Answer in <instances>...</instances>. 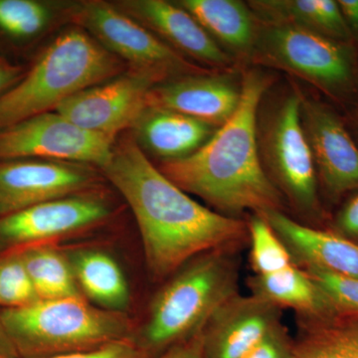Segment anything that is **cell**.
<instances>
[{
    "label": "cell",
    "instance_id": "17",
    "mask_svg": "<svg viewBox=\"0 0 358 358\" xmlns=\"http://www.w3.org/2000/svg\"><path fill=\"white\" fill-rule=\"evenodd\" d=\"M260 214V213H259ZM301 268H317L358 279V245L331 230L294 220L285 211L261 213Z\"/></svg>",
    "mask_w": 358,
    "mask_h": 358
},
{
    "label": "cell",
    "instance_id": "6",
    "mask_svg": "<svg viewBox=\"0 0 358 358\" xmlns=\"http://www.w3.org/2000/svg\"><path fill=\"white\" fill-rule=\"evenodd\" d=\"M236 250H212L185 264L152 303L145 336L152 348L194 336L224 303L238 293Z\"/></svg>",
    "mask_w": 358,
    "mask_h": 358
},
{
    "label": "cell",
    "instance_id": "18",
    "mask_svg": "<svg viewBox=\"0 0 358 358\" xmlns=\"http://www.w3.org/2000/svg\"><path fill=\"white\" fill-rule=\"evenodd\" d=\"M240 68L251 62L258 18L241 0H179L176 2Z\"/></svg>",
    "mask_w": 358,
    "mask_h": 358
},
{
    "label": "cell",
    "instance_id": "22",
    "mask_svg": "<svg viewBox=\"0 0 358 358\" xmlns=\"http://www.w3.org/2000/svg\"><path fill=\"white\" fill-rule=\"evenodd\" d=\"M80 291L103 310L121 313L129 303V289L122 268L101 251H79L70 259Z\"/></svg>",
    "mask_w": 358,
    "mask_h": 358
},
{
    "label": "cell",
    "instance_id": "34",
    "mask_svg": "<svg viewBox=\"0 0 358 358\" xmlns=\"http://www.w3.org/2000/svg\"><path fill=\"white\" fill-rule=\"evenodd\" d=\"M26 71L21 66L0 61V95L22 79Z\"/></svg>",
    "mask_w": 358,
    "mask_h": 358
},
{
    "label": "cell",
    "instance_id": "3",
    "mask_svg": "<svg viewBox=\"0 0 358 358\" xmlns=\"http://www.w3.org/2000/svg\"><path fill=\"white\" fill-rule=\"evenodd\" d=\"M124 67L121 59L82 28L67 30L0 95V129L55 112L71 96L122 74Z\"/></svg>",
    "mask_w": 358,
    "mask_h": 358
},
{
    "label": "cell",
    "instance_id": "13",
    "mask_svg": "<svg viewBox=\"0 0 358 358\" xmlns=\"http://www.w3.org/2000/svg\"><path fill=\"white\" fill-rule=\"evenodd\" d=\"M90 166L56 160L0 164V212L10 214L51 200L78 195L93 185Z\"/></svg>",
    "mask_w": 358,
    "mask_h": 358
},
{
    "label": "cell",
    "instance_id": "30",
    "mask_svg": "<svg viewBox=\"0 0 358 358\" xmlns=\"http://www.w3.org/2000/svg\"><path fill=\"white\" fill-rule=\"evenodd\" d=\"M38 358H145L143 350L129 339L108 343L93 350L62 353Z\"/></svg>",
    "mask_w": 358,
    "mask_h": 358
},
{
    "label": "cell",
    "instance_id": "15",
    "mask_svg": "<svg viewBox=\"0 0 358 358\" xmlns=\"http://www.w3.org/2000/svg\"><path fill=\"white\" fill-rule=\"evenodd\" d=\"M281 308L237 294L212 315L202 329L205 357L241 358L281 326Z\"/></svg>",
    "mask_w": 358,
    "mask_h": 358
},
{
    "label": "cell",
    "instance_id": "27",
    "mask_svg": "<svg viewBox=\"0 0 358 358\" xmlns=\"http://www.w3.org/2000/svg\"><path fill=\"white\" fill-rule=\"evenodd\" d=\"M38 300L20 255L0 261V306L20 308Z\"/></svg>",
    "mask_w": 358,
    "mask_h": 358
},
{
    "label": "cell",
    "instance_id": "5",
    "mask_svg": "<svg viewBox=\"0 0 358 358\" xmlns=\"http://www.w3.org/2000/svg\"><path fill=\"white\" fill-rule=\"evenodd\" d=\"M250 66L306 82L343 115L358 101V50L352 44L258 20Z\"/></svg>",
    "mask_w": 358,
    "mask_h": 358
},
{
    "label": "cell",
    "instance_id": "21",
    "mask_svg": "<svg viewBox=\"0 0 358 358\" xmlns=\"http://www.w3.org/2000/svg\"><path fill=\"white\" fill-rule=\"evenodd\" d=\"M247 3L264 22L294 26L353 45L338 0H250Z\"/></svg>",
    "mask_w": 358,
    "mask_h": 358
},
{
    "label": "cell",
    "instance_id": "24",
    "mask_svg": "<svg viewBox=\"0 0 358 358\" xmlns=\"http://www.w3.org/2000/svg\"><path fill=\"white\" fill-rule=\"evenodd\" d=\"M39 300L82 298L69 260L57 250L36 246L20 254Z\"/></svg>",
    "mask_w": 358,
    "mask_h": 358
},
{
    "label": "cell",
    "instance_id": "23",
    "mask_svg": "<svg viewBox=\"0 0 358 358\" xmlns=\"http://www.w3.org/2000/svg\"><path fill=\"white\" fill-rule=\"evenodd\" d=\"M294 358H358V315L300 320Z\"/></svg>",
    "mask_w": 358,
    "mask_h": 358
},
{
    "label": "cell",
    "instance_id": "32",
    "mask_svg": "<svg viewBox=\"0 0 358 358\" xmlns=\"http://www.w3.org/2000/svg\"><path fill=\"white\" fill-rule=\"evenodd\" d=\"M201 331L196 336H192V341L176 346L160 358H206Z\"/></svg>",
    "mask_w": 358,
    "mask_h": 358
},
{
    "label": "cell",
    "instance_id": "2",
    "mask_svg": "<svg viewBox=\"0 0 358 358\" xmlns=\"http://www.w3.org/2000/svg\"><path fill=\"white\" fill-rule=\"evenodd\" d=\"M277 81L273 71L244 68L241 101L229 121L194 154L160 162L159 171L228 217L284 211L286 202L264 171L257 143L259 105Z\"/></svg>",
    "mask_w": 358,
    "mask_h": 358
},
{
    "label": "cell",
    "instance_id": "19",
    "mask_svg": "<svg viewBox=\"0 0 358 358\" xmlns=\"http://www.w3.org/2000/svg\"><path fill=\"white\" fill-rule=\"evenodd\" d=\"M136 141L159 162L194 154L217 129L173 110L148 107L136 122Z\"/></svg>",
    "mask_w": 358,
    "mask_h": 358
},
{
    "label": "cell",
    "instance_id": "33",
    "mask_svg": "<svg viewBox=\"0 0 358 358\" xmlns=\"http://www.w3.org/2000/svg\"><path fill=\"white\" fill-rule=\"evenodd\" d=\"M339 8L358 50V0H338Z\"/></svg>",
    "mask_w": 358,
    "mask_h": 358
},
{
    "label": "cell",
    "instance_id": "7",
    "mask_svg": "<svg viewBox=\"0 0 358 358\" xmlns=\"http://www.w3.org/2000/svg\"><path fill=\"white\" fill-rule=\"evenodd\" d=\"M0 320L14 348L46 357L121 341L127 338L129 329L121 313L93 307L83 298L38 300L6 308Z\"/></svg>",
    "mask_w": 358,
    "mask_h": 358
},
{
    "label": "cell",
    "instance_id": "35",
    "mask_svg": "<svg viewBox=\"0 0 358 358\" xmlns=\"http://www.w3.org/2000/svg\"><path fill=\"white\" fill-rule=\"evenodd\" d=\"M343 119H345L348 131H350L352 138L358 145V101L348 112L343 114Z\"/></svg>",
    "mask_w": 358,
    "mask_h": 358
},
{
    "label": "cell",
    "instance_id": "4",
    "mask_svg": "<svg viewBox=\"0 0 358 358\" xmlns=\"http://www.w3.org/2000/svg\"><path fill=\"white\" fill-rule=\"evenodd\" d=\"M300 85L275 83L257 112V143L264 171L287 205L307 225L327 221L315 164L300 117Z\"/></svg>",
    "mask_w": 358,
    "mask_h": 358
},
{
    "label": "cell",
    "instance_id": "20",
    "mask_svg": "<svg viewBox=\"0 0 358 358\" xmlns=\"http://www.w3.org/2000/svg\"><path fill=\"white\" fill-rule=\"evenodd\" d=\"M247 285L252 296L281 310L292 308L300 320H324L339 315L319 285L296 264L273 274L252 275Z\"/></svg>",
    "mask_w": 358,
    "mask_h": 358
},
{
    "label": "cell",
    "instance_id": "11",
    "mask_svg": "<svg viewBox=\"0 0 358 358\" xmlns=\"http://www.w3.org/2000/svg\"><path fill=\"white\" fill-rule=\"evenodd\" d=\"M159 84L155 78L131 69L71 96L55 112L79 128L115 140L136 126L147 110L148 94Z\"/></svg>",
    "mask_w": 358,
    "mask_h": 358
},
{
    "label": "cell",
    "instance_id": "1",
    "mask_svg": "<svg viewBox=\"0 0 358 358\" xmlns=\"http://www.w3.org/2000/svg\"><path fill=\"white\" fill-rule=\"evenodd\" d=\"M102 169L131 207L148 268L157 277L173 274L212 250L238 249L248 236L247 222L195 201L150 162L131 136L114 145Z\"/></svg>",
    "mask_w": 358,
    "mask_h": 358
},
{
    "label": "cell",
    "instance_id": "16",
    "mask_svg": "<svg viewBox=\"0 0 358 358\" xmlns=\"http://www.w3.org/2000/svg\"><path fill=\"white\" fill-rule=\"evenodd\" d=\"M109 214L102 200L73 195L7 214L0 220V237L13 243L47 241L92 227Z\"/></svg>",
    "mask_w": 358,
    "mask_h": 358
},
{
    "label": "cell",
    "instance_id": "36",
    "mask_svg": "<svg viewBox=\"0 0 358 358\" xmlns=\"http://www.w3.org/2000/svg\"><path fill=\"white\" fill-rule=\"evenodd\" d=\"M14 346L0 320V358H13Z\"/></svg>",
    "mask_w": 358,
    "mask_h": 358
},
{
    "label": "cell",
    "instance_id": "12",
    "mask_svg": "<svg viewBox=\"0 0 358 358\" xmlns=\"http://www.w3.org/2000/svg\"><path fill=\"white\" fill-rule=\"evenodd\" d=\"M243 69L207 70L167 80L150 92L148 107L173 110L219 129L241 101Z\"/></svg>",
    "mask_w": 358,
    "mask_h": 358
},
{
    "label": "cell",
    "instance_id": "10",
    "mask_svg": "<svg viewBox=\"0 0 358 358\" xmlns=\"http://www.w3.org/2000/svg\"><path fill=\"white\" fill-rule=\"evenodd\" d=\"M115 140L77 127L56 112L0 129V162L39 157L103 169Z\"/></svg>",
    "mask_w": 358,
    "mask_h": 358
},
{
    "label": "cell",
    "instance_id": "9",
    "mask_svg": "<svg viewBox=\"0 0 358 358\" xmlns=\"http://www.w3.org/2000/svg\"><path fill=\"white\" fill-rule=\"evenodd\" d=\"M300 117L322 200L336 205L358 192V145L343 115L320 94L300 86Z\"/></svg>",
    "mask_w": 358,
    "mask_h": 358
},
{
    "label": "cell",
    "instance_id": "25",
    "mask_svg": "<svg viewBox=\"0 0 358 358\" xmlns=\"http://www.w3.org/2000/svg\"><path fill=\"white\" fill-rule=\"evenodd\" d=\"M247 225L250 262L255 275L273 274L294 265L289 250L261 214L252 213Z\"/></svg>",
    "mask_w": 358,
    "mask_h": 358
},
{
    "label": "cell",
    "instance_id": "26",
    "mask_svg": "<svg viewBox=\"0 0 358 358\" xmlns=\"http://www.w3.org/2000/svg\"><path fill=\"white\" fill-rule=\"evenodd\" d=\"M47 7L33 0H0V28L13 36H31L49 20Z\"/></svg>",
    "mask_w": 358,
    "mask_h": 358
},
{
    "label": "cell",
    "instance_id": "8",
    "mask_svg": "<svg viewBox=\"0 0 358 358\" xmlns=\"http://www.w3.org/2000/svg\"><path fill=\"white\" fill-rule=\"evenodd\" d=\"M72 18L110 53L128 62L131 70L159 83L212 70L190 62L115 4L82 2L72 11Z\"/></svg>",
    "mask_w": 358,
    "mask_h": 358
},
{
    "label": "cell",
    "instance_id": "29",
    "mask_svg": "<svg viewBox=\"0 0 358 358\" xmlns=\"http://www.w3.org/2000/svg\"><path fill=\"white\" fill-rule=\"evenodd\" d=\"M241 358H294V345L284 326L275 327Z\"/></svg>",
    "mask_w": 358,
    "mask_h": 358
},
{
    "label": "cell",
    "instance_id": "31",
    "mask_svg": "<svg viewBox=\"0 0 358 358\" xmlns=\"http://www.w3.org/2000/svg\"><path fill=\"white\" fill-rule=\"evenodd\" d=\"M331 231L358 245V192L350 195L331 220Z\"/></svg>",
    "mask_w": 358,
    "mask_h": 358
},
{
    "label": "cell",
    "instance_id": "14",
    "mask_svg": "<svg viewBox=\"0 0 358 358\" xmlns=\"http://www.w3.org/2000/svg\"><path fill=\"white\" fill-rule=\"evenodd\" d=\"M115 6L185 58L193 59L212 70L239 67L199 23L176 2L127 0Z\"/></svg>",
    "mask_w": 358,
    "mask_h": 358
},
{
    "label": "cell",
    "instance_id": "28",
    "mask_svg": "<svg viewBox=\"0 0 358 358\" xmlns=\"http://www.w3.org/2000/svg\"><path fill=\"white\" fill-rule=\"evenodd\" d=\"M319 285L339 315H358V279L320 270L303 268Z\"/></svg>",
    "mask_w": 358,
    "mask_h": 358
}]
</instances>
